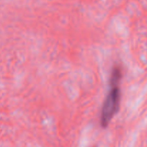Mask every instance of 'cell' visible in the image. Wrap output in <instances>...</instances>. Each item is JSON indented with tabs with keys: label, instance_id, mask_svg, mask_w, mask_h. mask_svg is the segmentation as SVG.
<instances>
[{
	"label": "cell",
	"instance_id": "cell-1",
	"mask_svg": "<svg viewBox=\"0 0 147 147\" xmlns=\"http://www.w3.org/2000/svg\"><path fill=\"white\" fill-rule=\"evenodd\" d=\"M121 90L119 85H111V89L102 106L100 124L103 128L109 126L120 107Z\"/></svg>",
	"mask_w": 147,
	"mask_h": 147
}]
</instances>
